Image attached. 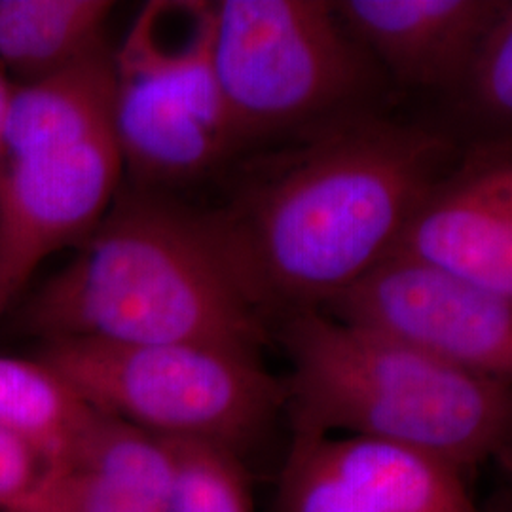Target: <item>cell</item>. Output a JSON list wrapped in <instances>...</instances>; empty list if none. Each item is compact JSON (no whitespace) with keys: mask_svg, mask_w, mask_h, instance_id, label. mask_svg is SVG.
<instances>
[{"mask_svg":"<svg viewBox=\"0 0 512 512\" xmlns=\"http://www.w3.org/2000/svg\"><path fill=\"white\" fill-rule=\"evenodd\" d=\"M459 156L446 131L363 110L264 148L203 220L270 327L323 310L393 255Z\"/></svg>","mask_w":512,"mask_h":512,"instance_id":"cell-1","label":"cell"},{"mask_svg":"<svg viewBox=\"0 0 512 512\" xmlns=\"http://www.w3.org/2000/svg\"><path fill=\"white\" fill-rule=\"evenodd\" d=\"M48 340L200 344L260 355L268 323L239 291L202 211L160 190H120L74 255L19 311Z\"/></svg>","mask_w":512,"mask_h":512,"instance_id":"cell-2","label":"cell"},{"mask_svg":"<svg viewBox=\"0 0 512 512\" xmlns=\"http://www.w3.org/2000/svg\"><path fill=\"white\" fill-rule=\"evenodd\" d=\"M293 435L384 440L461 473L512 448V384L448 365L321 310L275 323Z\"/></svg>","mask_w":512,"mask_h":512,"instance_id":"cell-3","label":"cell"},{"mask_svg":"<svg viewBox=\"0 0 512 512\" xmlns=\"http://www.w3.org/2000/svg\"><path fill=\"white\" fill-rule=\"evenodd\" d=\"M112 50L14 86L0 135V311L38 266L92 234L126 173L112 128Z\"/></svg>","mask_w":512,"mask_h":512,"instance_id":"cell-4","label":"cell"},{"mask_svg":"<svg viewBox=\"0 0 512 512\" xmlns=\"http://www.w3.org/2000/svg\"><path fill=\"white\" fill-rule=\"evenodd\" d=\"M213 59L243 152L376 109L385 84L327 0L213 2Z\"/></svg>","mask_w":512,"mask_h":512,"instance_id":"cell-5","label":"cell"},{"mask_svg":"<svg viewBox=\"0 0 512 512\" xmlns=\"http://www.w3.org/2000/svg\"><path fill=\"white\" fill-rule=\"evenodd\" d=\"M112 69V128L137 186L192 183L243 152L215 71L213 2H148Z\"/></svg>","mask_w":512,"mask_h":512,"instance_id":"cell-6","label":"cell"},{"mask_svg":"<svg viewBox=\"0 0 512 512\" xmlns=\"http://www.w3.org/2000/svg\"><path fill=\"white\" fill-rule=\"evenodd\" d=\"M37 357L95 410L160 439L213 444L239 458L285 410L283 380L260 355L236 349L48 340Z\"/></svg>","mask_w":512,"mask_h":512,"instance_id":"cell-7","label":"cell"},{"mask_svg":"<svg viewBox=\"0 0 512 512\" xmlns=\"http://www.w3.org/2000/svg\"><path fill=\"white\" fill-rule=\"evenodd\" d=\"M321 311L512 384L511 298L420 260L393 253Z\"/></svg>","mask_w":512,"mask_h":512,"instance_id":"cell-8","label":"cell"},{"mask_svg":"<svg viewBox=\"0 0 512 512\" xmlns=\"http://www.w3.org/2000/svg\"><path fill=\"white\" fill-rule=\"evenodd\" d=\"M279 512H482L463 473L384 440L293 435L279 478Z\"/></svg>","mask_w":512,"mask_h":512,"instance_id":"cell-9","label":"cell"},{"mask_svg":"<svg viewBox=\"0 0 512 512\" xmlns=\"http://www.w3.org/2000/svg\"><path fill=\"white\" fill-rule=\"evenodd\" d=\"M395 253L512 300V143H482L459 156Z\"/></svg>","mask_w":512,"mask_h":512,"instance_id":"cell-10","label":"cell"},{"mask_svg":"<svg viewBox=\"0 0 512 512\" xmlns=\"http://www.w3.org/2000/svg\"><path fill=\"white\" fill-rule=\"evenodd\" d=\"M503 0H340L349 35L403 86L458 92Z\"/></svg>","mask_w":512,"mask_h":512,"instance_id":"cell-11","label":"cell"},{"mask_svg":"<svg viewBox=\"0 0 512 512\" xmlns=\"http://www.w3.org/2000/svg\"><path fill=\"white\" fill-rule=\"evenodd\" d=\"M110 0H0V69L14 86L71 69L109 48Z\"/></svg>","mask_w":512,"mask_h":512,"instance_id":"cell-12","label":"cell"},{"mask_svg":"<svg viewBox=\"0 0 512 512\" xmlns=\"http://www.w3.org/2000/svg\"><path fill=\"white\" fill-rule=\"evenodd\" d=\"M97 410L40 357L0 355V427L57 469L73 463Z\"/></svg>","mask_w":512,"mask_h":512,"instance_id":"cell-13","label":"cell"},{"mask_svg":"<svg viewBox=\"0 0 512 512\" xmlns=\"http://www.w3.org/2000/svg\"><path fill=\"white\" fill-rule=\"evenodd\" d=\"M143 512H165L175 478L173 444L97 410L73 463Z\"/></svg>","mask_w":512,"mask_h":512,"instance_id":"cell-14","label":"cell"},{"mask_svg":"<svg viewBox=\"0 0 512 512\" xmlns=\"http://www.w3.org/2000/svg\"><path fill=\"white\" fill-rule=\"evenodd\" d=\"M454 97L488 143H512V0H503Z\"/></svg>","mask_w":512,"mask_h":512,"instance_id":"cell-15","label":"cell"},{"mask_svg":"<svg viewBox=\"0 0 512 512\" xmlns=\"http://www.w3.org/2000/svg\"><path fill=\"white\" fill-rule=\"evenodd\" d=\"M175 478L165 512H255L238 454L203 442L169 440Z\"/></svg>","mask_w":512,"mask_h":512,"instance_id":"cell-16","label":"cell"},{"mask_svg":"<svg viewBox=\"0 0 512 512\" xmlns=\"http://www.w3.org/2000/svg\"><path fill=\"white\" fill-rule=\"evenodd\" d=\"M59 469L0 427V512H46Z\"/></svg>","mask_w":512,"mask_h":512,"instance_id":"cell-17","label":"cell"},{"mask_svg":"<svg viewBox=\"0 0 512 512\" xmlns=\"http://www.w3.org/2000/svg\"><path fill=\"white\" fill-rule=\"evenodd\" d=\"M46 512H143L124 495L78 469H59Z\"/></svg>","mask_w":512,"mask_h":512,"instance_id":"cell-18","label":"cell"},{"mask_svg":"<svg viewBox=\"0 0 512 512\" xmlns=\"http://www.w3.org/2000/svg\"><path fill=\"white\" fill-rule=\"evenodd\" d=\"M12 92H14V84H12V80H10V78L6 76V73L0 69V135H2L4 120H6L8 107H10Z\"/></svg>","mask_w":512,"mask_h":512,"instance_id":"cell-19","label":"cell"},{"mask_svg":"<svg viewBox=\"0 0 512 512\" xmlns=\"http://www.w3.org/2000/svg\"><path fill=\"white\" fill-rule=\"evenodd\" d=\"M501 459H505V461H507V463H509V467H511V475H512V448Z\"/></svg>","mask_w":512,"mask_h":512,"instance_id":"cell-20","label":"cell"}]
</instances>
